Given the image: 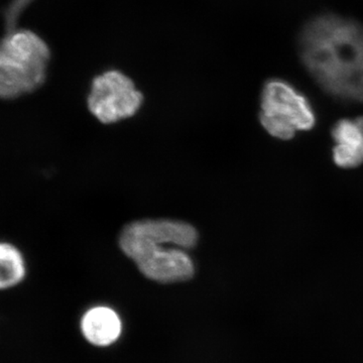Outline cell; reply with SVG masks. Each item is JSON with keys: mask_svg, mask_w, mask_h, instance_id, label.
Returning a JSON list of instances; mask_svg holds the SVG:
<instances>
[{"mask_svg": "<svg viewBox=\"0 0 363 363\" xmlns=\"http://www.w3.org/2000/svg\"><path fill=\"white\" fill-rule=\"evenodd\" d=\"M26 274V260L21 250L13 243L0 241V290L18 286Z\"/></svg>", "mask_w": 363, "mask_h": 363, "instance_id": "obj_8", "label": "cell"}, {"mask_svg": "<svg viewBox=\"0 0 363 363\" xmlns=\"http://www.w3.org/2000/svg\"><path fill=\"white\" fill-rule=\"evenodd\" d=\"M50 57L49 47L37 33L9 30L0 40V99H16L39 89Z\"/></svg>", "mask_w": 363, "mask_h": 363, "instance_id": "obj_3", "label": "cell"}, {"mask_svg": "<svg viewBox=\"0 0 363 363\" xmlns=\"http://www.w3.org/2000/svg\"><path fill=\"white\" fill-rule=\"evenodd\" d=\"M301 60L332 97L363 104V25L335 14L313 18L298 37Z\"/></svg>", "mask_w": 363, "mask_h": 363, "instance_id": "obj_1", "label": "cell"}, {"mask_svg": "<svg viewBox=\"0 0 363 363\" xmlns=\"http://www.w3.org/2000/svg\"><path fill=\"white\" fill-rule=\"evenodd\" d=\"M333 161L340 168H357L363 164V117L345 118L334 124L331 131Z\"/></svg>", "mask_w": 363, "mask_h": 363, "instance_id": "obj_6", "label": "cell"}, {"mask_svg": "<svg viewBox=\"0 0 363 363\" xmlns=\"http://www.w3.org/2000/svg\"><path fill=\"white\" fill-rule=\"evenodd\" d=\"M259 121L264 130L279 140H292L298 130L316 124L311 104L290 83L274 79L262 88Z\"/></svg>", "mask_w": 363, "mask_h": 363, "instance_id": "obj_4", "label": "cell"}, {"mask_svg": "<svg viewBox=\"0 0 363 363\" xmlns=\"http://www.w3.org/2000/svg\"><path fill=\"white\" fill-rule=\"evenodd\" d=\"M198 233L185 221L143 219L128 224L119 247L143 276L159 283L188 281L195 267L187 250L197 245Z\"/></svg>", "mask_w": 363, "mask_h": 363, "instance_id": "obj_2", "label": "cell"}, {"mask_svg": "<svg viewBox=\"0 0 363 363\" xmlns=\"http://www.w3.org/2000/svg\"><path fill=\"white\" fill-rule=\"evenodd\" d=\"M81 330L88 342L105 347L119 338L123 331V323L113 309L98 306L85 313L81 320Z\"/></svg>", "mask_w": 363, "mask_h": 363, "instance_id": "obj_7", "label": "cell"}, {"mask_svg": "<svg viewBox=\"0 0 363 363\" xmlns=\"http://www.w3.org/2000/svg\"><path fill=\"white\" fill-rule=\"evenodd\" d=\"M143 101V94L133 80L121 72L111 70L93 80L88 108L100 123L108 124L135 116Z\"/></svg>", "mask_w": 363, "mask_h": 363, "instance_id": "obj_5", "label": "cell"}]
</instances>
